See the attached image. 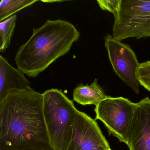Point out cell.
Here are the masks:
<instances>
[{
    "instance_id": "obj_1",
    "label": "cell",
    "mask_w": 150,
    "mask_h": 150,
    "mask_svg": "<svg viewBox=\"0 0 150 150\" xmlns=\"http://www.w3.org/2000/svg\"><path fill=\"white\" fill-rule=\"evenodd\" d=\"M0 150H54L43 113V93L13 91L0 103Z\"/></svg>"
},
{
    "instance_id": "obj_2",
    "label": "cell",
    "mask_w": 150,
    "mask_h": 150,
    "mask_svg": "<svg viewBox=\"0 0 150 150\" xmlns=\"http://www.w3.org/2000/svg\"><path fill=\"white\" fill-rule=\"evenodd\" d=\"M33 30L31 37L21 45L15 58L18 68L33 78L67 54L80 37L72 23L60 19L47 20Z\"/></svg>"
},
{
    "instance_id": "obj_3",
    "label": "cell",
    "mask_w": 150,
    "mask_h": 150,
    "mask_svg": "<svg viewBox=\"0 0 150 150\" xmlns=\"http://www.w3.org/2000/svg\"><path fill=\"white\" fill-rule=\"evenodd\" d=\"M43 96L44 116L51 145L54 150H67L78 110L61 89H49Z\"/></svg>"
},
{
    "instance_id": "obj_4",
    "label": "cell",
    "mask_w": 150,
    "mask_h": 150,
    "mask_svg": "<svg viewBox=\"0 0 150 150\" xmlns=\"http://www.w3.org/2000/svg\"><path fill=\"white\" fill-rule=\"evenodd\" d=\"M135 107L127 98L108 96L96 105L95 120H100L110 135L127 145Z\"/></svg>"
},
{
    "instance_id": "obj_5",
    "label": "cell",
    "mask_w": 150,
    "mask_h": 150,
    "mask_svg": "<svg viewBox=\"0 0 150 150\" xmlns=\"http://www.w3.org/2000/svg\"><path fill=\"white\" fill-rule=\"evenodd\" d=\"M112 36L119 41L132 38L135 32L150 19V0H120L113 14Z\"/></svg>"
},
{
    "instance_id": "obj_6",
    "label": "cell",
    "mask_w": 150,
    "mask_h": 150,
    "mask_svg": "<svg viewBox=\"0 0 150 150\" xmlns=\"http://www.w3.org/2000/svg\"><path fill=\"white\" fill-rule=\"evenodd\" d=\"M104 45L110 62L117 75L136 94L139 93L137 72L140 64L130 46L107 35Z\"/></svg>"
},
{
    "instance_id": "obj_7",
    "label": "cell",
    "mask_w": 150,
    "mask_h": 150,
    "mask_svg": "<svg viewBox=\"0 0 150 150\" xmlns=\"http://www.w3.org/2000/svg\"><path fill=\"white\" fill-rule=\"evenodd\" d=\"M110 148L95 120L78 110L67 150H108Z\"/></svg>"
},
{
    "instance_id": "obj_8",
    "label": "cell",
    "mask_w": 150,
    "mask_h": 150,
    "mask_svg": "<svg viewBox=\"0 0 150 150\" xmlns=\"http://www.w3.org/2000/svg\"><path fill=\"white\" fill-rule=\"evenodd\" d=\"M129 150H150V99L136 103L127 144Z\"/></svg>"
},
{
    "instance_id": "obj_9",
    "label": "cell",
    "mask_w": 150,
    "mask_h": 150,
    "mask_svg": "<svg viewBox=\"0 0 150 150\" xmlns=\"http://www.w3.org/2000/svg\"><path fill=\"white\" fill-rule=\"evenodd\" d=\"M24 74L19 68L12 66L0 55V103L13 91L31 88Z\"/></svg>"
},
{
    "instance_id": "obj_10",
    "label": "cell",
    "mask_w": 150,
    "mask_h": 150,
    "mask_svg": "<svg viewBox=\"0 0 150 150\" xmlns=\"http://www.w3.org/2000/svg\"><path fill=\"white\" fill-rule=\"evenodd\" d=\"M108 97L96 79L90 85H78L73 94L74 100L83 106L97 105Z\"/></svg>"
},
{
    "instance_id": "obj_11",
    "label": "cell",
    "mask_w": 150,
    "mask_h": 150,
    "mask_svg": "<svg viewBox=\"0 0 150 150\" xmlns=\"http://www.w3.org/2000/svg\"><path fill=\"white\" fill-rule=\"evenodd\" d=\"M38 0H1L0 2V21L14 15V14L38 2Z\"/></svg>"
},
{
    "instance_id": "obj_12",
    "label": "cell",
    "mask_w": 150,
    "mask_h": 150,
    "mask_svg": "<svg viewBox=\"0 0 150 150\" xmlns=\"http://www.w3.org/2000/svg\"><path fill=\"white\" fill-rule=\"evenodd\" d=\"M16 15L0 23V52H5L10 46L16 26Z\"/></svg>"
},
{
    "instance_id": "obj_13",
    "label": "cell",
    "mask_w": 150,
    "mask_h": 150,
    "mask_svg": "<svg viewBox=\"0 0 150 150\" xmlns=\"http://www.w3.org/2000/svg\"><path fill=\"white\" fill-rule=\"evenodd\" d=\"M137 78L139 85L150 92V61L140 64Z\"/></svg>"
},
{
    "instance_id": "obj_14",
    "label": "cell",
    "mask_w": 150,
    "mask_h": 150,
    "mask_svg": "<svg viewBox=\"0 0 150 150\" xmlns=\"http://www.w3.org/2000/svg\"><path fill=\"white\" fill-rule=\"evenodd\" d=\"M120 0H98L97 3L102 10L114 13L116 11Z\"/></svg>"
},
{
    "instance_id": "obj_15",
    "label": "cell",
    "mask_w": 150,
    "mask_h": 150,
    "mask_svg": "<svg viewBox=\"0 0 150 150\" xmlns=\"http://www.w3.org/2000/svg\"><path fill=\"white\" fill-rule=\"evenodd\" d=\"M150 37V19L139 29L133 35L137 39Z\"/></svg>"
},
{
    "instance_id": "obj_16",
    "label": "cell",
    "mask_w": 150,
    "mask_h": 150,
    "mask_svg": "<svg viewBox=\"0 0 150 150\" xmlns=\"http://www.w3.org/2000/svg\"><path fill=\"white\" fill-rule=\"evenodd\" d=\"M100 150V149H93V150Z\"/></svg>"
},
{
    "instance_id": "obj_17",
    "label": "cell",
    "mask_w": 150,
    "mask_h": 150,
    "mask_svg": "<svg viewBox=\"0 0 150 150\" xmlns=\"http://www.w3.org/2000/svg\"><path fill=\"white\" fill-rule=\"evenodd\" d=\"M108 150H111V148H110V149H108Z\"/></svg>"
}]
</instances>
